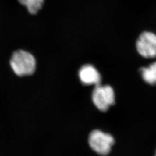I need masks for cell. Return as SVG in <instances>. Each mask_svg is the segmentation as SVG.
I'll return each mask as SVG.
<instances>
[{
  "mask_svg": "<svg viewBox=\"0 0 156 156\" xmlns=\"http://www.w3.org/2000/svg\"><path fill=\"white\" fill-rule=\"evenodd\" d=\"M10 65L16 75L24 76L33 74L36 69L37 62L30 53L24 50H17L12 56Z\"/></svg>",
  "mask_w": 156,
  "mask_h": 156,
  "instance_id": "1",
  "label": "cell"
},
{
  "mask_svg": "<svg viewBox=\"0 0 156 156\" xmlns=\"http://www.w3.org/2000/svg\"><path fill=\"white\" fill-rule=\"evenodd\" d=\"M89 144L91 148L97 153L106 156L111 151L112 147L115 144V140L111 134L95 129L90 134Z\"/></svg>",
  "mask_w": 156,
  "mask_h": 156,
  "instance_id": "2",
  "label": "cell"
},
{
  "mask_svg": "<svg viewBox=\"0 0 156 156\" xmlns=\"http://www.w3.org/2000/svg\"><path fill=\"white\" fill-rule=\"evenodd\" d=\"M92 101L95 106L100 111H106L110 106L115 104L114 90L109 85H97L93 91Z\"/></svg>",
  "mask_w": 156,
  "mask_h": 156,
  "instance_id": "3",
  "label": "cell"
},
{
  "mask_svg": "<svg viewBox=\"0 0 156 156\" xmlns=\"http://www.w3.org/2000/svg\"><path fill=\"white\" fill-rule=\"evenodd\" d=\"M136 46L140 56L145 58L156 57V34L147 31L141 34L136 41Z\"/></svg>",
  "mask_w": 156,
  "mask_h": 156,
  "instance_id": "4",
  "label": "cell"
},
{
  "mask_svg": "<svg viewBox=\"0 0 156 156\" xmlns=\"http://www.w3.org/2000/svg\"><path fill=\"white\" fill-rule=\"evenodd\" d=\"M79 76L81 82L84 85L100 84V73L93 66L86 64L82 66L79 71Z\"/></svg>",
  "mask_w": 156,
  "mask_h": 156,
  "instance_id": "5",
  "label": "cell"
},
{
  "mask_svg": "<svg viewBox=\"0 0 156 156\" xmlns=\"http://www.w3.org/2000/svg\"><path fill=\"white\" fill-rule=\"evenodd\" d=\"M140 71L144 80L147 83L156 84V62L152 63L149 67L142 68Z\"/></svg>",
  "mask_w": 156,
  "mask_h": 156,
  "instance_id": "6",
  "label": "cell"
},
{
  "mask_svg": "<svg viewBox=\"0 0 156 156\" xmlns=\"http://www.w3.org/2000/svg\"><path fill=\"white\" fill-rule=\"evenodd\" d=\"M23 6H25L29 13L36 14L42 8L44 0H18Z\"/></svg>",
  "mask_w": 156,
  "mask_h": 156,
  "instance_id": "7",
  "label": "cell"
},
{
  "mask_svg": "<svg viewBox=\"0 0 156 156\" xmlns=\"http://www.w3.org/2000/svg\"></svg>",
  "mask_w": 156,
  "mask_h": 156,
  "instance_id": "8",
  "label": "cell"
}]
</instances>
